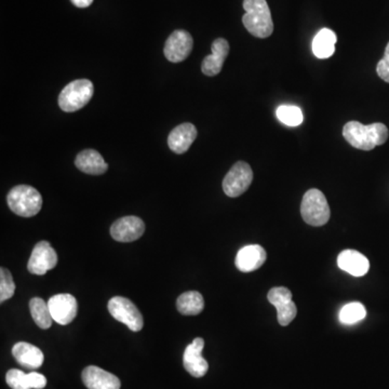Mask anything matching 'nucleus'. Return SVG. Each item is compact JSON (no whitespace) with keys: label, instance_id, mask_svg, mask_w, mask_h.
<instances>
[{"label":"nucleus","instance_id":"1","mask_svg":"<svg viewBox=\"0 0 389 389\" xmlns=\"http://www.w3.org/2000/svg\"><path fill=\"white\" fill-rule=\"evenodd\" d=\"M388 135V129L380 122L365 126L358 122H349L343 128L345 140L351 146L361 151H372L376 146L384 144Z\"/></svg>","mask_w":389,"mask_h":389},{"label":"nucleus","instance_id":"2","mask_svg":"<svg viewBox=\"0 0 389 389\" xmlns=\"http://www.w3.org/2000/svg\"><path fill=\"white\" fill-rule=\"evenodd\" d=\"M243 23L247 32L257 38H267L274 32L272 14L266 0H245Z\"/></svg>","mask_w":389,"mask_h":389},{"label":"nucleus","instance_id":"3","mask_svg":"<svg viewBox=\"0 0 389 389\" xmlns=\"http://www.w3.org/2000/svg\"><path fill=\"white\" fill-rule=\"evenodd\" d=\"M7 203L10 210L22 218H32L39 213L43 207V197L34 187L18 185L9 191Z\"/></svg>","mask_w":389,"mask_h":389},{"label":"nucleus","instance_id":"4","mask_svg":"<svg viewBox=\"0 0 389 389\" xmlns=\"http://www.w3.org/2000/svg\"><path fill=\"white\" fill-rule=\"evenodd\" d=\"M95 88L89 79H77L64 87L59 95V106L66 113L85 107L92 99Z\"/></svg>","mask_w":389,"mask_h":389},{"label":"nucleus","instance_id":"5","mask_svg":"<svg viewBox=\"0 0 389 389\" xmlns=\"http://www.w3.org/2000/svg\"><path fill=\"white\" fill-rule=\"evenodd\" d=\"M301 214L309 225H326L330 220L331 212L324 193L316 188L307 191L302 201Z\"/></svg>","mask_w":389,"mask_h":389},{"label":"nucleus","instance_id":"6","mask_svg":"<svg viewBox=\"0 0 389 389\" xmlns=\"http://www.w3.org/2000/svg\"><path fill=\"white\" fill-rule=\"evenodd\" d=\"M108 311L117 321L126 324L133 332H139L144 326L142 314L134 303L127 297H115L108 302Z\"/></svg>","mask_w":389,"mask_h":389},{"label":"nucleus","instance_id":"7","mask_svg":"<svg viewBox=\"0 0 389 389\" xmlns=\"http://www.w3.org/2000/svg\"><path fill=\"white\" fill-rule=\"evenodd\" d=\"M252 180L251 166L245 161L236 162L224 178V193L230 198H236L249 188Z\"/></svg>","mask_w":389,"mask_h":389},{"label":"nucleus","instance_id":"8","mask_svg":"<svg viewBox=\"0 0 389 389\" xmlns=\"http://www.w3.org/2000/svg\"><path fill=\"white\" fill-rule=\"evenodd\" d=\"M268 301L277 309V318L282 326H288L297 317V305L293 303L292 293L288 288L277 287L267 294Z\"/></svg>","mask_w":389,"mask_h":389},{"label":"nucleus","instance_id":"9","mask_svg":"<svg viewBox=\"0 0 389 389\" xmlns=\"http://www.w3.org/2000/svg\"><path fill=\"white\" fill-rule=\"evenodd\" d=\"M58 264V255L55 250L48 241H41L35 245L27 264V270L31 274L43 276L49 270H53Z\"/></svg>","mask_w":389,"mask_h":389},{"label":"nucleus","instance_id":"10","mask_svg":"<svg viewBox=\"0 0 389 389\" xmlns=\"http://www.w3.org/2000/svg\"><path fill=\"white\" fill-rule=\"evenodd\" d=\"M193 46V37L188 32L174 31L169 38L166 39L164 49V57L172 63H180L188 58Z\"/></svg>","mask_w":389,"mask_h":389},{"label":"nucleus","instance_id":"11","mask_svg":"<svg viewBox=\"0 0 389 389\" xmlns=\"http://www.w3.org/2000/svg\"><path fill=\"white\" fill-rule=\"evenodd\" d=\"M48 305L53 321L61 326L70 324L76 318L78 311L77 299L68 293L54 295L48 301Z\"/></svg>","mask_w":389,"mask_h":389},{"label":"nucleus","instance_id":"12","mask_svg":"<svg viewBox=\"0 0 389 389\" xmlns=\"http://www.w3.org/2000/svg\"><path fill=\"white\" fill-rule=\"evenodd\" d=\"M145 232V224L137 216H124L114 222L110 235L119 243H132L141 238Z\"/></svg>","mask_w":389,"mask_h":389},{"label":"nucleus","instance_id":"13","mask_svg":"<svg viewBox=\"0 0 389 389\" xmlns=\"http://www.w3.org/2000/svg\"><path fill=\"white\" fill-rule=\"evenodd\" d=\"M203 347H205V341L201 338H196L186 347L183 356V365L185 370L193 378H203L209 370L207 360L201 355Z\"/></svg>","mask_w":389,"mask_h":389},{"label":"nucleus","instance_id":"14","mask_svg":"<svg viewBox=\"0 0 389 389\" xmlns=\"http://www.w3.org/2000/svg\"><path fill=\"white\" fill-rule=\"evenodd\" d=\"M83 384L88 389H120L119 378L101 368L89 366L81 374Z\"/></svg>","mask_w":389,"mask_h":389},{"label":"nucleus","instance_id":"15","mask_svg":"<svg viewBox=\"0 0 389 389\" xmlns=\"http://www.w3.org/2000/svg\"><path fill=\"white\" fill-rule=\"evenodd\" d=\"M212 53L203 59L201 64V72L206 76L213 77L220 74L224 62L230 53V43L224 38H218L212 43Z\"/></svg>","mask_w":389,"mask_h":389},{"label":"nucleus","instance_id":"16","mask_svg":"<svg viewBox=\"0 0 389 389\" xmlns=\"http://www.w3.org/2000/svg\"><path fill=\"white\" fill-rule=\"evenodd\" d=\"M266 257L267 255L263 247L259 245H250L239 250L235 264L240 272H255L265 263Z\"/></svg>","mask_w":389,"mask_h":389},{"label":"nucleus","instance_id":"17","mask_svg":"<svg viewBox=\"0 0 389 389\" xmlns=\"http://www.w3.org/2000/svg\"><path fill=\"white\" fill-rule=\"evenodd\" d=\"M197 137V129L191 122L176 127L168 137V145L172 151L178 155L186 153Z\"/></svg>","mask_w":389,"mask_h":389},{"label":"nucleus","instance_id":"18","mask_svg":"<svg viewBox=\"0 0 389 389\" xmlns=\"http://www.w3.org/2000/svg\"><path fill=\"white\" fill-rule=\"evenodd\" d=\"M16 363L26 369L36 370L43 366L45 356L38 347L26 342H18L12 348Z\"/></svg>","mask_w":389,"mask_h":389},{"label":"nucleus","instance_id":"19","mask_svg":"<svg viewBox=\"0 0 389 389\" xmlns=\"http://www.w3.org/2000/svg\"><path fill=\"white\" fill-rule=\"evenodd\" d=\"M338 265L351 276L363 277L369 272L370 262L363 253L356 250H345L339 255Z\"/></svg>","mask_w":389,"mask_h":389},{"label":"nucleus","instance_id":"20","mask_svg":"<svg viewBox=\"0 0 389 389\" xmlns=\"http://www.w3.org/2000/svg\"><path fill=\"white\" fill-rule=\"evenodd\" d=\"M75 164L81 172L91 174V176H101L108 169V164H106L101 154L95 149H85L80 151L77 155Z\"/></svg>","mask_w":389,"mask_h":389},{"label":"nucleus","instance_id":"21","mask_svg":"<svg viewBox=\"0 0 389 389\" xmlns=\"http://www.w3.org/2000/svg\"><path fill=\"white\" fill-rule=\"evenodd\" d=\"M6 380L12 389H43L47 385V378L43 374L37 372L26 374L18 369L9 370Z\"/></svg>","mask_w":389,"mask_h":389},{"label":"nucleus","instance_id":"22","mask_svg":"<svg viewBox=\"0 0 389 389\" xmlns=\"http://www.w3.org/2000/svg\"><path fill=\"white\" fill-rule=\"evenodd\" d=\"M336 35L329 28H322L313 41V52L318 59H328L336 52Z\"/></svg>","mask_w":389,"mask_h":389},{"label":"nucleus","instance_id":"23","mask_svg":"<svg viewBox=\"0 0 389 389\" xmlns=\"http://www.w3.org/2000/svg\"><path fill=\"white\" fill-rule=\"evenodd\" d=\"M176 307L182 315H199L205 309V301L201 293L197 291H188L178 297Z\"/></svg>","mask_w":389,"mask_h":389},{"label":"nucleus","instance_id":"24","mask_svg":"<svg viewBox=\"0 0 389 389\" xmlns=\"http://www.w3.org/2000/svg\"><path fill=\"white\" fill-rule=\"evenodd\" d=\"M30 311L35 324L41 329H49L53 322L49 305L41 297H34L30 302Z\"/></svg>","mask_w":389,"mask_h":389},{"label":"nucleus","instance_id":"25","mask_svg":"<svg viewBox=\"0 0 389 389\" xmlns=\"http://www.w3.org/2000/svg\"><path fill=\"white\" fill-rule=\"evenodd\" d=\"M367 311L363 304L359 302L348 303L341 309L340 321L344 324H353L365 319Z\"/></svg>","mask_w":389,"mask_h":389},{"label":"nucleus","instance_id":"26","mask_svg":"<svg viewBox=\"0 0 389 389\" xmlns=\"http://www.w3.org/2000/svg\"><path fill=\"white\" fill-rule=\"evenodd\" d=\"M277 118L288 127H297L303 122L301 108L293 105H282L277 108Z\"/></svg>","mask_w":389,"mask_h":389},{"label":"nucleus","instance_id":"27","mask_svg":"<svg viewBox=\"0 0 389 389\" xmlns=\"http://www.w3.org/2000/svg\"><path fill=\"white\" fill-rule=\"evenodd\" d=\"M16 291V284H14V278L11 272L7 268L1 267L0 270V302L7 301L14 297Z\"/></svg>","mask_w":389,"mask_h":389},{"label":"nucleus","instance_id":"28","mask_svg":"<svg viewBox=\"0 0 389 389\" xmlns=\"http://www.w3.org/2000/svg\"><path fill=\"white\" fill-rule=\"evenodd\" d=\"M376 72L383 80L389 83V43L385 49L384 57L376 66Z\"/></svg>","mask_w":389,"mask_h":389},{"label":"nucleus","instance_id":"29","mask_svg":"<svg viewBox=\"0 0 389 389\" xmlns=\"http://www.w3.org/2000/svg\"><path fill=\"white\" fill-rule=\"evenodd\" d=\"M70 1L77 8H88L93 3V0H70Z\"/></svg>","mask_w":389,"mask_h":389}]
</instances>
